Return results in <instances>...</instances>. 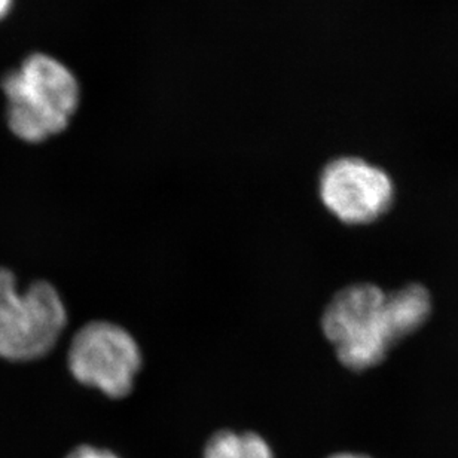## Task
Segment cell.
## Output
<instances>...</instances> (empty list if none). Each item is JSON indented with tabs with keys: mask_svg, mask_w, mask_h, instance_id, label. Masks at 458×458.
Instances as JSON below:
<instances>
[{
	"mask_svg": "<svg viewBox=\"0 0 458 458\" xmlns=\"http://www.w3.org/2000/svg\"><path fill=\"white\" fill-rule=\"evenodd\" d=\"M2 91L9 130L26 143H42L64 131L80 106L76 76L42 53L31 54L4 73Z\"/></svg>",
	"mask_w": 458,
	"mask_h": 458,
	"instance_id": "1",
	"label": "cell"
},
{
	"mask_svg": "<svg viewBox=\"0 0 458 458\" xmlns=\"http://www.w3.org/2000/svg\"><path fill=\"white\" fill-rule=\"evenodd\" d=\"M67 327V309L51 283L18 286L17 276L0 267V359L33 361L53 352Z\"/></svg>",
	"mask_w": 458,
	"mask_h": 458,
	"instance_id": "2",
	"label": "cell"
},
{
	"mask_svg": "<svg viewBox=\"0 0 458 458\" xmlns=\"http://www.w3.org/2000/svg\"><path fill=\"white\" fill-rule=\"evenodd\" d=\"M323 335L350 370L374 368L397 343L388 322L387 293L372 283L338 292L323 311Z\"/></svg>",
	"mask_w": 458,
	"mask_h": 458,
	"instance_id": "3",
	"label": "cell"
},
{
	"mask_svg": "<svg viewBox=\"0 0 458 458\" xmlns=\"http://www.w3.org/2000/svg\"><path fill=\"white\" fill-rule=\"evenodd\" d=\"M141 363L136 338L125 327L107 320L84 325L67 350L72 377L112 399H123L132 392Z\"/></svg>",
	"mask_w": 458,
	"mask_h": 458,
	"instance_id": "4",
	"label": "cell"
},
{
	"mask_svg": "<svg viewBox=\"0 0 458 458\" xmlns=\"http://www.w3.org/2000/svg\"><path fill=\"white\" fill-rule=\"evenodd\" d=\"M318 197L345 225H368L392 208L394 183L384 168L359 157H341L320 173Z\"/></svg>",
	"mask_w": 458,
	"mask_h": 458,
	"instance_id": "5",
	"label": "cell"
},
{
	"mask_svg": "<svg viewBox=\"0 0 458 458\" xmlns=\"http://www.w3.org/2000/svg\"><path fill=\"white\" fill-rule=\"evenodd\" d=\"M432 311L428 292L420 284H410L387 293L388 322L396 341L417 331Z\"/></svg>",
	"mask_w": 458,
	"mask_h": 458,
	"instance_id": "6",
	"label": "cell"
},
{
	"mask_svg": "<svg viewBox=\"0 0 458 458\" xmlns=\"http://www.w3.org/2000/svg\"><path fill=\"white\" fill-rule=\"evenodd\" d=\"M203 458H274V453L258 433L222 430L208 439Z\"/></svg>",
	"mask_w": 458,
	"mask_h": 458,
	"instance_id": "7",
	"label": "cell"
},
{
	"mask_svg": "<svg viewBox=\"0 0 458 458\" xmlns=\"http://www.w3.org/2000/svg\"><path fill=\"white\" fill-rule=\"evenodd\" d=\"M66 458H119L111 450L93 445H81L72 451Z\"/></svg>",
	"mask_w": 458,
	"mask_h": 458,
	"instance_id": "8",
	"label": "cell"
},
{
	"mask_svg": "<svg viewBox=\"0 0 458 458\" xmlns=\"http://www.w3.org/2000/svg\"><path fill=\"white\" fill-rule=\"evenodd\" d=\"M11 6H13V0H0V20L8 15Z\"/></svg>",
	"mask_w": 458,
	"mask_h": 458,
	"instance_id": "9",
	"label": "cell"
},
{
	"mask_svg": "<svg viewBox=\"0 0 458 458\" xmlns=\"http://www.w3.org/2000/svg\"><path fill=\"white\" fill-rule=\"evenodd\" d=\"M329 458H370L361 454H352V453H340V454L331 455Z\"/></svg>",
	"mask_w": 458,
	"mask_h": 458,
	"instance_id": "10",
	"label": "cell"
}]
</instances>
